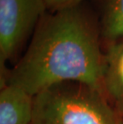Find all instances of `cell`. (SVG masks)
<instances>
[{"instance_id": "1", "label": "cell", "mask_w": 123, "mask_h": 124, "mask_svg": "<svg viewBox=\"0 0 123 124\" xmlns=\"http://www.w3.org/2000/svg\"><path fill=\"white\" fill-rule=\"evenodd\" d=\"M105 51L96 10L89 2L46 12L7 84L32 96L52 85L76 82L102 88Z\"/></svg>"}, {"instance_id": "2", "label": "cell", "mask_w": 123, "mask_h": 124, "mask_svg": "<svg viewBox=\"0 0 123 124\" xmlns=\"http://www.w3.org/2000/svg\"><path fill=\"white\" fill-rule=\"evenodd\" d=\"M30 124H123L102 90L65 82L34 96Z\"/></svg>"}, {"instance_id": "3", "label": "cell", "mask_w": 123, "mask_h": 124, "mask_svg": "<svg viewBox=\"0 0 123 124\" xmlns=\"http://www.w3.org/2000/svg\"><path fill=\"white\" fill-rule=\"evenodd\" d=\"M46 12L45 0H0V62L19 61Z\"/></svg>"}, {"instance_id": "4", "label": "cell", "mask_w": 123, "mask_h": 124, "mask_svg": "<svg viewBox=\"0 0 123 124\" xmlns=\"http://www.w3.org/2000/svg\"><path fill=\"white\" fill-rule=\"evenodd\" d=\"M105 69L102 88L115 110L123 116V39L104 43Z\"/></svg>"}, {"instance_id": "5", "label": "cell", "mask_w": 123, "mask_h": 124, "mask_svg": "<svg viewBox=\"0 0 123 124\" xmlns=\"http://www.w3.org/2000/svg\"><path fill=\"white\" fill-rule=\"evenodd\" d=\"M34 96L14 84H6L0 91V124H30Z\"/></svg>"}, {"instance_id": "6", "label": "cell", "mask_w": 123, "mask_h": 124, "mask_svg": "<svg viewBox=\"0 0 123 124\" xmlns=\"http://www.w3.org/2000/svg\"><path fill=\"white\" fill-rule=\"evenodd\" d=\"M104 43L123 39V0H94Z\"/></svg>"}, {"instance_id": "7", "label": "cell", "mask_w": 123, "mask_h": 124, "mask_svg": "<svg viewBox=\"0 0 123 124\" xmlns=\"http://www.w3.org/2000/svg\"><path fill=\"white\" fill-rule=\"evenodd\" d=\"M86 0H45L48 12H57L82 4Z\"/></svg>"}]
</instances>
